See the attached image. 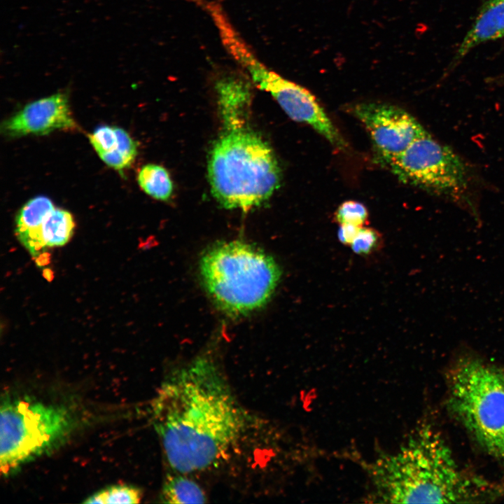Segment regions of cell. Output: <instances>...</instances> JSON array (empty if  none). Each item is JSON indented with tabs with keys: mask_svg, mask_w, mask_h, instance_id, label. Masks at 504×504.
<instances>
[{
	"mask_svg": "<svg viewBox=\"0 0 504 504\" xmlns=\"http://www.w3.org/2000/svg\"><path fill=\"white\" fill-rule=\"evenodd\" d=\"M151 414L170 467L181 474L220 463L245 425L224 376L206 357L167 377L151 403Z\"/></svg>",
	"mask_w": 504,
	"mask_h": 504,
	"instance_id": "cell-1",
	"label": "cell"
},
{
	"mask_svg": "<svg viewBox=\"0 0 504 504\" xmlns=\"http://www.w3.org/2000/svg\"><path fill=\"white\" fill-rule=\"evenodd\" d=\"M366 470L374 503H481L504 493V487L459 465L441 433L427 422L396 451L379 454Z\"/></svg>",
	"mask_w": 504,
	"mask_h": 504,
	"instance_id": "cell-2",
	"label": "cell"
},
{
	"mask_svg": "<svg viewBox=\"0 0 504 504\" xmlns=\"http://www.w3.org/2000/svg\"><path fill=\"white\" fill-rule=\"evenodd\" d=\"M445 382L450 414L477 445L504 464V368L465 351L448 365Z\"/></svg>",
	"mask_w": 504,
	"mask_h": 504,
	"instance_id": "cell-3",
	"label": "cell"
},
{
	"mask_svg": "<svg viewBox=\"0 0 504 504\" xmlns=\"http://www.w3.org/2000/svg\"><path fill=\"white\" fill-rule=\"evenodd\" d=\"M79 406L7 392L0 407V468L4 476L66 442L82 426Z\"/></svg>",
	"mask_w": 504,
	"mask_h": 504,
	"instance_id": "cell-4",
	"label": "cell"
},
{
	"mask_svg": "<svg viewBox=\"0 0 504 504\" xmlns=\"http://www.w3.org/2000/svg\"><path fill=\"white\" fill-rule=\"evenodd\" d=\"M208 176L211 192L222 206L248 211L278 188L280 170L270 146L254 132L234 124L215 143Z\"/></svg>",
	"mask_w": 504,
	"mask_h": 504,
	"instance_id": "cell-5",
	"label": "cell"
},
{
	"mask_svg": "<svg viewBox=\"0 0 504 504\" xmlns=\"http://www.w3.org/2000/svg\"><path fill=\"white\" fill-rule=\"evenodd\" d=\"M203 284L213 301L224 312L240 316L262 307L280 278L274 259L244 242L218 244L202 257Z\"/></svg>",
	"mask_w": 504,
	"mask_h": 504,
	"instance_id": "cell-6",
	"label": "cell"
},
{
	"mask_svg": "<svg viewBox=\"0 0 504 504\" xmlns=\"http://www.w3.org/2000/svg\"><path fill=\"white\" fill-rule=\"evenodd\" d=\"M402 182L454 202H462L469 186L468 169L450 148L426 132L386 162Z\"/></svg>",
	"mask_w": 504,
	"mask_h": 504,
	"instance_id": "cell-7",
	"label": "cell"
},
{
	"mask_svg": "<svg viewBox=\"0 0 504 504\" xmlns=\"http://www.w3.org/2000/svg\"><path fill=\"white\" fill-rule=\"evenodd\" d=\"M230 54L248 72L254 84L269 92L291 119L310 125L337 148L345 146L337 129L307 90L270 70L244 41L236 42Z\"/></svg>",
	"mask_w": 504,
	"mask_h": 504,
	"instance_id": "cell-8",
	"label": "cell"
},
{
	"mask_svg": "<svg viewBox=\"0 0 504 504\" xmlns=\"http://www.w3.org/2000/svg\"><path fill=\"white\" fill-rule=\"evenodd\" d=\"M384 162L402 153L426 131L409 113L382 103H361L353 108Z\"/></svg>",
	"mask_w": 504,
	"mask_h": 504,
	"instance_id": "cell-9",
	"label": "cell"
},
{
	"mask_svg": "<svg viewBox=\"0 0 504 504\" xmlns=\"http://www.w3.org/2000/svg\"><path fill=\"white\" fill-rule=\"evenodd\" d=\"M76 126L68 95L59 92L27 104L6 119L1 129L6 136L19 137L46 134L55 130H72Z\"/></svg>",
	"mask_w": 504,
	"mask_h": 504,
	"instance_id": "cell-10",
	"label": "cell"
},
{
	"mask_svg": "<svg viewBox=\"0 0 504 504\" xmlns=\"http://www.w3.org/2000/svg\"><path fill=\"white\" fill-rule=\"evenodd\" d=\"M504 37V0H485L458 48L453 64L484 43Z\"/></svg>",
	"mask_w": 504,
	"mask_h": 504,
	"instance_id": "cell-11",
	"label": "cell"
},
{
	"mask_svg": "<svg viewBox=\"0 0 504 504\" xmlns=\"http://www.w3.org/2000/svg\"><path fill=\"white\" fill-rule=\"evenodd\" d=\"M54 208L49 198L37 196L27 202L16 216L17 238L34 257L39 255L43 250L38 232L45 217Z\"/></svg>",
	"mask_w": 504,
	"mask_h": 504,
	"instance_id": "cell-12",
	"label": "cell"
},
{
	"mask_svg": "<svg viewBox=\"0 0 504 504\" xmlns=\"http://www.w3.org/2000/svg\"><path fill=\"white\" fill-rule=\"evenodd\" d=\"M75 227L72 214L63 209L54 208L45 217L38 232L43 249L62 246L71 238Z\"/></svg>",
	"mask_w": 504,
	"mask_h": 504,
	"instance_id": "cell-13",
	"label": "cell"
},
{
	"mask_svg": "<svg viewBox=\"0 0 504 504\" xmlns=\"http://www.w3.org/2000/svg\"><path fill=\"white\" fill-rule=\"evenodd\" d=\"M161 499L166 503H204V492L190 479L181 475L169 476L164 483Z\"/></svg>",
	"mask_w": 504,
	"mask_h": 504,
	"instance_id": "cell-14",
	"label": "cell"
},
{
	"mask_svg": "<svg viewBox=\"0 0 504 504\" xmlns=\"http://www.w3.org/2000/svg\"><path fill=\"white\" fill-rule=\"evenodd\" d=\"M137 181L141 188L156 200L166 201L172 194L173 183L169 174L160 165H144L138 174Z\"/></svg>",
	"mask_w": 504,
	"mask_h": 504,
	"instance_id": "cell-15",
	"label": "cell"
},
{
	"mask_svg": "<svg viewBox=\"0 0 504 504\" xmlns=\"http://www.w3.org/2000/svg\"><path fill=\"white\" fill-rule=\"evenodd\" d=\"M142 498V493L139 488L126 484L113 485L103 489L90 496L84 503H139Z\"/></svg>",
	"mask_w": 504,
	"mask_h": 504,
	"instance_id": "cell-16",
	"label": "cell"
},
{
	"mask_svg": "<svg viewBox=\"0 0 504 504\" xmlns=\"http://www.w3.org/2000/svg\"><path fill=\"white\" fill-rule=\"evenodd\" d=\"M368 218L366 207L360 202L346 201L340 204L335 214V220L340 224H351L362 227Z\"/></svg>",
	"mask_w": 504,
	"mask_h": 504,
	"instance_id": "cell-17",
	"label": "cell"
},
{
	"mask_svg": "<svg viewBox=\"0 0 504 504\" xmlns=\"http://www.w3.org/2000/svg\"><path fill=\"white\" fill-rule=\"evenodd\" d=\"M382 242V235L378 231L361 227L350 246L358 255H369L379 249Z\"/></svg>",
	"mask_w": 504,
	"mask_h": 504,
	"instance_id": "cell-18",
	"label": "cell"
},
{
	"mask_svg": "<svg viewBox=\"0 0 504 504\" xmlns=\"http://www.w3.org/2000/svg\"><path fill=\"white\" fill-rule=\"evenodd\" d=\"M89 140L97 154L117 148L118 137L115 127L102 125L88 136Z\"/></svg>",
	"mask_w": 504,
	"mask_h": 504,
	"instance_id": "cell-19",
	"label": "cell"
},
{
	"mask_svg": "<svg viewBox=\"0 0 504 504\" xmlns=\"http://www.w3.org/2000/svg\"><path fill=\"white\" fill-rule=\"evenodd\" d=\"M360 227L351 224H340L337 232L340 241L344 245L351 246Z\"/></svg>",
	"mask_w": 504,
	"mask_h": 504,
	"instance_id": "cell-20",
	"label": "cell"
}]
</instances>
